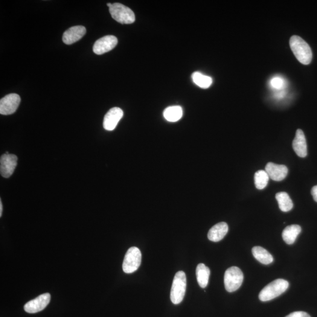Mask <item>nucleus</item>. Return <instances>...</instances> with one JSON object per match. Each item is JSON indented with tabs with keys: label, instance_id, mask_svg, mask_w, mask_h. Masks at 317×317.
I'll return each mask as SVG.
<instances>
[{
	"label": "nucleus",
	"instance_id": "1",
	"mask_svg": "<svg viewBox=\"0 0 317 317\" xmlns=\"http://www.w3.org/2000/svg\"><path fill=\"white\" fill-rule=\"evenodd\" d=\"M290 48L299 63L308 65L313 58L310 46L305 41L297 36H293L290 40Z\"/></svg>",
	"mask_w": 317,
	"mask_h": 317
},
{
	"label": "nucleus",
	"instance_id": "2",
	"mask_svg": "<svg viewBox=\"0 0 317 317\" xmlns=\"http://www.w3.org/2000/svg\"><path fill=\"white\" fill-rule=\"evenodd\" d=\"M289 283L283 279H277L270 283L261 291L259 299L261 301H269L280 296L289 288Z\"/></svg>",
	"mask_w": 317,
	"mask_h": 317
},
{
	"label": "nucleus",
	"instance_id": "3",
	"mask_svg": "<svg viewBox=\"0 0 317 317\" xmlns=\"http://www.w3.org/2000/svg\"><path fill=\"white\" fill-rule=\"evenodd\" d=\"M186 285L187 282L185 272H177L174 275L170 292L171 301L174 304H179L183 301L185 296Z\"/></svg>",
	"mask_w": 317,
	"mask_h": 317
},
{
	"label": "nucleus",
	"instance_id": "4",
	"mask_svg": "<svg viewBox=\"0 0 317 317\" xmlns=\"http://www.w3.org/2000/svg\"><path fill=\"white\" fill-rule=\"evenodd\" d=\"M109 13L115 21L122 24H132L135 21V16L129 7L115 2L109 7Z\"/></svg>",
	"mask_w": 317,
	"mask_h": 317
},
{
	"label": "nucleus",
	"instance_id": "5",
	"mask_svg": "<svg viewBox=\"0 0 317 317\" xmlns=\"http://www.w3.org/2000/svg\"><path fill=\"white\" fill-rule=\"evenodd\" d=\"M243 280V273L238 267H230L226 270L224 277L226 290L229 293L235 292L239 289Z\"/></svg>",
	"mask_w": 317,
	"mask_h": 317
},
{
	"label": "nucleus",
	"instance_id": "6",
	"mask_svg": "<svg viewBox=\"0 0 317 317\" xmlns=\"http://www.w3.org/2000/svg\"><path fill=\"white\" fill-rule=\"evenodd\" d=\"M142 261L141 250L132 247L127 250L124 260L122 269L127 274L134 273L140 267Z\"/></svg>",
	"mask_w": 317,
	"mask_h": 317
},
{
	"label": "nucleus",
	"instance_id": "7",
	"mask_svg": "<svg viewBox=\"0 0 317 317\" xmlns=\"http://www.w3.org/2000/svg\"><path fill=\"white\" fill-rule=\"evenodd\" d=\"M21 98L17 94L5 96L0 101V113L3 115L13 114L18 108Z\"/></svg>",
	"mask_w": 317,
	"mask_h": 317
},
{
	"label": "nucleus",
	"instance_id": "8",
	"mask_svg": "<svg viewBox=\"0 0 317 317\" xmlns=\"http://www.w3.org/2000/svg\"><path fill=\"white\" fill-rule=\"evenodd\" d=\"M50 300L51 295L49 293L43 294L25 304L24 310L26 312L30 314L39 313L45 309Z\"/></svg>",
	"mask_w": 317,
	"mask_h": 317
},
{
	"label": "nucleus",
	"instance_id": "9",
	"mask_svg": "<svg viewBox=\"0 0 317 317\" xmlns=\"http://www.w3.org/2000/svg\"><path fill=\"white\" fill-rule=\"evenodd\" d=\"M118 43V39L113 36H106L97 40L93 46V51L97 55H102L111 51Z\"/></svg>",
	"mask_w": 317,
	"mask_h": 317
},
{
	"label": "nucleus",
	"instance_id": "10",
	"mask_svg": "<svg viewBox=\"0 0 317 317\" xmlns=\"http://www.w3.org/2000/svg\"><path fill=\"white\" fill-rule=\"evenodd\" d=\"M17 157L12 154H4L0 160V171L2 177L8 178L14 173L17 165Z\"/></svg>",
	"mask_w": 317,
	"mask_h": 317
},
{
	"label": "nucleus",
	"instance_id": "11",
	"mask_svg": "<svg viewBox=\"0 0 317 317\" xmlns=\"http://www.w3.org/2000/svg\"><path fill=\"white\" fill-rule=\"evenodd\" d=\"M123 110L119 107H115L110 109L104 117L103 122L104 129L109 131L114 130L118 122L123 117Z\"/></svg>",
	"mask_w": 317,
	"mask_h": 317
},
{
	"label": "nucleus",
	"instance_id": "12",
	"mask_svg": "<svg viewBox=\"0 0 317 317\" xmlns=\"http://www.w3.org/2000/svg\"><path fill=\"white\" fill-rule=\"evenodd\" d=\"M266 171L270 178L276 182H280L286 178L289 170L285 165L269 162L266 166Z\"/></svg>",
	"mask_w": 317,
	"mask_h": 317
},
{
	"label": "nucleus",
	"instance_id": "13",
	"mask_svg": "<svg viewBox=\"0 0 317 317\" xmlns=\"http://www.w3.org/2000/svg\"><path fill=\"white\" fill-rule=\"evenodd\" d=\"M86 28L82 25L74 26L69 28L63 34V41L66 45L76 42L85 36Z\"/></svg>",
	"mask_w": 317,
	"mask_h": 317
},
{
	"label": "nucleus",
	"instance_id": "14",
	"mask_svg": "<svg viewBox=\"0 0 317 317\" xmlns=\"http://www.w3.org/2000/svg\"><path fill=\"white\" fill-rule=\"evenodd\" d=\"M293 148L296 153L300 158L307 155V145L305 135L301 129L296 130V137L293 142Z\"/></svg>",
	"mask_w": 317,
	"mask_h": 317
},
{
	"label": "nucleus",
	"instance_id": "15",
	"mask_svg": "<svg viewBox=\"0 0 317 317\" xmlns=\"http://www.w3.org/2000/svg\"><path fill=\"white\" fill-rule=\"evenodd\" d=\"M229 231L228 224L221 222L212 227L209 231L208 237L209 240L213 242H218L226 236Z\"/></svg>",
	"mask_w": 317,
	"mask_h": 317
},
{
	"label": "nucleus",
	"instance_id": "16",
	"mask_svg": "<svg viewBox=\"0 0 317 317\" xmlns=\"http://www.w3.org/2000/svg\"><path fill=\"white\" fill-rule=\"evenodd\" d=\"M301 228L297 225H293L286 227L284 229L282 237L288 244H293L295 242L296 237L300 233Z\"/></svg>",
	"mask_w": 317,
	"mask_h": 317
},
{
	"label": "nucleus",
	"instance_id": "17",
	"mask_svg": "<svg viewBox=\"0 0 317 317\" xmlns=\"http://www.w3.org/2000/svg\"><path fill=\"white\" fill-rule=\"evenodd\" d=\"M196 277L197 282L200 287L205 289L209 283V277L211 275V270L204 264H198L196 268Z\"/></svg>",
	"mask_w": 317,
	"mask_h": 317
},
{
	"label": "nucleus",
	"instance_id": "18",
	"mask_svg": "<svg viewBox=\"0 0 317 317\" xmlns=\"http://www.w3.org/2000/svg\"><path fill=\"white\" fill-rule=\"evenodd\" d=\"M252 253L255 259L261 263L267 265V264L273 263V257L272 255L263 247L259 246L253 247Z\"/></svg>",
	"mask_w": 317,
	"mask_h": 317
},
{
	"label": "nucleus",
	"instance_id": "19",
	"mask_svg": "<svg viewBox=\"0 0 317 317\" xmlns=\"http://www.w3.org/2000/svg\"><path fill=\"white\" fill-rule=\"evenodd\" d=\"M275 198L277 199L279 208L282 211H289L293 208V203L289 194L284 191H281L276 194Z\"/></svg>",
	"mask_w": 317,
	"mask_h": 317
},
{
	"label": "nucleus",
	"instance_id": "20",
	"mask_svg": "<svg viewBox=\"0 0 317 317\" xmlns=\"http://www.w3.org/2000/svg\"><path fill=\"white\" fill-rule=\"evenodd\" d=\"M164 118L169 122H175L180 120L183 116L181 106H171L165 109L164 112Z\"/></svg>",
	"mask_w": 317,
	"mask_h": 317
},
{
	"label": "nucleus",
	"instance_id": "21",
	"mask_svg": "<svg viewBox=\"0 0 317 317\" xmlns=\"http://www.w3.org/2000/svg\"><path fill=\"white\" fill-rule=\"evenodd\" d=\"M191 77L194 83L203 89L209 88L213 83L211 77L206 76L199 72H194Z\"/></svg>",
	"mask_w": 317,
	"mask_h": 317
},
{
	"label": "nucleus",
	"instance_id": "22",
	"mask_svg": "<svg viewBox=\"0 0 317 317\" xmlns=\"http://www.w3.org/2000/svg\"><path fill=\"white\" fill-rule=\"evenodd\" d=\"M269 176L266 170H258L254 174V183L255 187L259 190L265 188L268 184Z\"/></svg>",
	"mask_w": 317,
	"mask_h": 317
},
{
	"label": "nucleus",
	"instance_id": "23",
	"mask_svg": "<svg viewBox=\"0 0 317 317\" xmlns=\"http://www.w3.org/2000/svg\"><path fill=\"white\" fill-rule=\"evenodd\" d=\"M270 84H271V86L273 88L278 90L284 88L285 85H286V83H285L283 78L278 77L273 78L271 81H270Z\"/></svg>",
	"mask_w": 317,
	"mask_h": 317
},
{
	"label": "nucleus",
	"instance_id": "24",
	"mask_svg": "<svg viewBox=\"0 0 317 317\" xmlns=\"http://www.w3.org/2000/svg\"><path fill=\"white\" fill-rule=\"evenodd\" d=\"M286 317H311L309 314L303 311H296L289 314Z\"/></svg>",
	"mask_w": 317,
	"mask_h": 317
},
{
	"label": "nucleus",
	"instance_id": "25",
	"mask_svg": "<svg viewBox=\"0 0 317 317\" xmlns=\"http://www.w3.org/2000/svg\"><path fill=\"white\" fill-rule=\"evenodd\" d=\"M311 194H312L314 200L317 202V185L314 186L311 189Z\"/></svg>",
	"mask_w": 317,
	"mask_h": 317
},
{
	"label": "nucleus",
	"instance_id": "26",
	"mask_svg": "<svg viewBox=\"0 0 317 317\" xmlns=\"http://www.w3.org/2000/svg\"><path fill=\"white\" fill-rule=\"evenodd\" d=\"M2 204L1 200H0V217L2 216Z\"/></svg>",
	"mask_w": 317,
	"mask_h": 317
},
{
	"label": "nucleus",
	"instance_id": "27",
	"mask_svg": "<svg viewBox=\"0 0 317 317\" xmlns=\"http://www.w3.org/2000/svg\"><path fill=\"white\" fill-rule=\"evenodd\" d=\"M112 4L111 3H107V6L109 8L112 6Z\"/></svg>",
	"mask_w": 317,
	"mask_h": 317
}]
</instances>
